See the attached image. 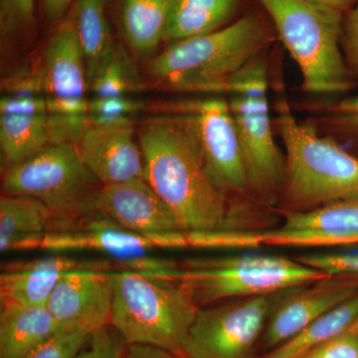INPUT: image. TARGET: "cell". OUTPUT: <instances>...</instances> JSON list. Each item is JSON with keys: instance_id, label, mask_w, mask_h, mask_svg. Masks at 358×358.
Listing matches in <instances>:
<instances>
[{"instance_id": "obj_34", "label": "cell", "mask_w": 358, "mask_h": 358, "mask_svg": "<svg viewBox=\"0 0 358 358\" xmlns=\"http://www.w3.org/2000/svg\"><path fill=\"white\" fill-rule=\"evenodd\" d=\"M333 110L334 122L338 129L358 141V96L339 101Z\"/></svg>"}, {"instance_id": "obj_33", "label": "cell", "mask_w": 358, "mask_h": 358, "mask_svg": "<svg viewBox=\"0 0 358 358\" xmlns=\"http://www.w3.org/2000/svg\"><path fill=\"white\" fill-rule=\"evenodd\" d=\"M343 18L341 48L352 77L358 79V0Z\"/></svg>"}, {"instance_id": "obj_6", "label": "cell", "mask_w": 358, "mask_h": 358, "mask_svg": "<svg viewBox=\"0 0 358 358\" xmlns=\"http://www.w3.org/2000/svg\"><path fill=\"white\" fill-rule=\"evenodd\" d=\"M143 273L182 282L192 289L199 307L231 299L268 296L329 277L300 261L262 254L192 259L169 270Z\"/></svg>"}, {"instance_id": "obj_31", "label": "cell", "mask_w": 358, "mask_h": 358, "mask_svg": "<svg viewBox=\"0 0 358 358\" xmlns=\"http://www.w3.org/2000/svg\"><path fill=\"white\" fill-rule=\"evenodd\" d=\"M126 348L124 339L110 324L90 334L74 358H122Z\"/></svg>"}, {"instance_id": "obj_32", "label": "cell", "mask_w": 358, "mask_h": 358, "mask_svg": "<svg viewBox=\"0 0 358 358\" xmlns=\"http://www.w3.org/2000/svg\"><path fill=\"white\" fill-rule=\"evenodd\" d=\"M301 358H358V336L352 329H348Z\"/></svg>"}, {"instance_id": "obj_3", "label": "cell", "mask_w": 358, "mask_h": 358, "mask_svg": "<svg viewBox=\"0 0 358 358\" xmlns=\"http://www.w3.org/2000/svg\"><path fill=\"white\" fill-rule=\"evenodd\" d=\"M110 274L114 289L110 326L127 345L185 353L200 308L192 289L180 282L128 268Z\"/></svg>"}, {"instance_id": "obj_8", "label": "cell", "mask_w": 358, "mask_h": 358, "mask_svg": "<svg viewBox=\"0 0 358 358\" xmlns=\"http://www.w3.org/2000/svg\"><path fill=\"white\" fill-rule=\"evenodd\" d=\"M226 94L236 128L249 189L267 202L282 193L286 160L273 131L266 63L258 57L231 80Z\"/></svg>"}, {"instance_id": "obj_7", "label": "cell", "mask_w": 358, "mask_h": 358, "mask_svg": "<svg viewBox=\"0 0 358 358\" xmlns=\"http://www.w3.org/2000/svg\"><path fill=\"white\" fill-rule=\"evenodd\" d=\"M102 186L85 166L75 143L50 145L7 167L2 178L4 194L31 197L50 210L51 230L94 213Z\"/></svg>"}, {"instance_id": "obj_1", "label": "cell", "mask_w": 358, "mask_h": 358, "mask_svg": "<svg viewBox=\"0 0 358 358\" xmlns=\"http://www.w3.org/2000/svg\"><path fill=\"white\" fill-rule=\"evenodd\" d=\"M140 147L145 180L171 207L185 233L227 226L228 192L212 173L194 131L182 115L145 122Z\"/></svg>"}, {"instance_id": "obj_36", "label": "cell", "mask_w": 358, "mask_h": 358, "mask_svg": "<svg viewBox=\"0 0 358 358\" xmlns=\"http://www.w3.org/2000/svg\"><path fill=\"white\" fill-rule=\"evenodd\" d=\"M122 358H188L185 353H176L148 345H127Z\"/></svg>"}, {"instance_id": "obj_4", "label": "cell", "mask_w": 358, "mask_h": 358, "mask_svg": "<svg viewBox=\"0 0 358 358\" xmlns=\"http://www.w3.org/2000/svg\"><path fill=\"white\" fill-rule=\"evenodd\" d=\"M277 126L286 150L282 193L294 211L357 199V157L296 121L285 98L278 101Z\"/></svg>"}, {"instance_id": "obj_22", "label": "cell", "mask_w": 358, "mask_h": 358, "mask_svg": "<svg viewBox=\"0 0 358 358\" xmlns=\"http://www.w3.org/2000/svg\"><path fill=\"white\" fill-rule=\"evenodd\" d=\"M171 0H121L120 26L134 53L147 56L164 41Z\"/></svg>"}, {"instance_id": "obj_30", "label": "cell", "mask_w": 358, "mask_h": 358, "mask_svg": "<svg viewBox=\"0 0 358 358\" xmlns=\"http://www.w3.org/2000/svg\"><path fill=\"white\" fill-rule=\"evenodd\" d=\"M296 260L329 277L358 278V253L308 254Z\"/></svg>"}, {"instance_id": "obj_38", "label": "cell", "mask_w": 358, "mask_h": 358, "mask_svg": "<svg viewBox=\"0 0 358 358\" xmlns=\"http://www.w3.org/2000/svg\"><path fill=\"white\" fill-rule=\"evenodd\" d=\"M352 329L353 333L357 334V336H358V320H357V322H355V324H353L352 329Z\"/></svg>"}, {"instance_id": "obj_27", "label": "cell", "mask_w": 358, "mask_h": 358, "mask_svg": "<svg viewBox=\"0 0 358 358\" xmlns=\"http://www.w3.org/2000/svg\"><path fill=\"white\" fill-rule=\"evenodd\" d=\"M35 0H0L2 46L32 40L36 34Z\"/></svg>"}, {"instance_id": "obj_14", "label": "cell", "mask_w": 358, "mask_h": 358, "mask_svg": "<svg viewBox=\"0 0 358 358\" xmlns=\"http://www.w3.org/2000/svg\"><path fill=\"white\" fill-rule=\"evenodd\" d=\"M357 291V277L336 275L289 288L279 303L271 305L264 331V348L273 350L286 343Z\"/></svg>"}, {"instance_id": "obj_15", "label": "cell", "mask_w": 358, "mask_h": 358, "mask_svg": "<svg viewBox=\"0 0 358 358\" xmlns=\"http://www.w3.org/2000/svg\"><path fill=\"white\" fill-rule=\"evenodd\" d=\"M95 212L145 236L173 239L185 233L171 207L145 179L103 185L96 195Z\"/></svg>"}, {"instance_id": "obj_17", "label": "cell", "mask_w": 358, "mask_h": 358, "mask_svg": "<svg viewBox=\"0 0 358 358\" xmlns=\"http://www.w3.org/2000/svg\"><path fill=\"white\" fill-rule=\"evenodd\" d=\"M110 271L84 268L66 275L52 293L47 307L63 327H75L90 334L110 326L113 289Z\"/></svg>"}, {"instance_id": "obj_13", "label": "cell", "mask_w": 358, "mask_h": 358, "mask_svg": "<svg viewBox=\"0 0 358 358\" xmlns=\"http://www.w3.org/2000/svg\"><path fill=\"white\" fill-rule=\"evenodd\" d=\"M180 110L219 182L228 192L248 190V178L229 103L223 99H204L185 102Z\"/></svg>"}, {"instance_id": "obj_24", "label": "cell", "mask_w": 358, "mask_h": 358, "mask_svg": "<svg viewBox=\"0 0 358 358\" xmlns=\"http://www.w3.org/2000/svg\"><path fill=\"white\" fill-rule=\"evenodd\" d=\"M358 320V291L324 313L294 338L273 348L263 358H301L320 345L352 329Z\"/></svg>"}, {"instance_id": "obj_35", "label": "cell", "mask_w": 358, "mask_h": 358, "mask_svg": "<svg viewBox=\"0 0 358 358\" xmlns=\"http://www.w3.org/2000/svg\"><path fill=\"white\" fill-rule=\"evenodd\" d=\"M40 2L45 22L53 29L67 17L75 0H40Z\"/></svg>"}, {"instance_id": "obj_9", "label": "cell", "mask_w": 358, "mask_h": 358, "mask_svg": "<svg viewBox=\"0 0 358 358\" xmlns=\"http://www.w3.org/2000/svg\"><path fill=\"white\" fill-rule=\"evenodd\" d=\"M41 60L54 143H76L90 124L86 63L69 14L52 29Z\"/></svg>"}, {"instance_id": "obj_21", "label": "cell", "mask_w": 358, "mask_h": 358, "mask_svg": "<svg viewBox=\"0 0 358 358\" xmlns=\"http://www.w3.org/2000/svg\"><path fill=\"white\" fill-rule=\"evenodd\" d=\"M240 8V0H171L164 41L201 36L225 27Z\"/></svg>"}, {"instance_id": "obj_16", "label": "cell", "mask_w": 358, "mask_h": 358, "mask_svg": "<svg viewBox=\"0 0 358 358\" xmlns=\"http://www.w3.org/2000/svg\"><path fill=\"white\" fill-rule=\"evenodd\" d=\"M76 145L85 166L102 185L145 179V160L131 119L90 124Z\"/></svg>"}, {"instance_id": "obj_11", "label": "cell", "mask_w": 358, "mask_h": 358, "mask_svg": "<svg viewBox=\"0 0 358 358\" xmlns=\"http://www.w3.org/2000/svg\"><path fill=\"white\" fill-rule=\"evenodd\" d=\"M186 234V233H185ZM159 239L126 229L98 212L54 228L45 235L41 249L52 253L96 251L114 257L128 270L150 272L169 268L171 261L150 255L152 250L188 248L186 235Z\"/></svg>"}, {"instance_id": "obj_23", "label": "cell", "mask_w": 358, "mask_h": 358, "mask_svg": "<svg viewBox=\"0 0 358 358\" xmlns=\"http://www.w3.org/2000/svg\"><path fill=\"white\" fill-rule=\"evenodd\" d=\"M69 16L86 63L89 88L103 59L114 48L106 0H75Z\"/></svg>"}, {"instance_id": "obj_20", "label": "cell", "mask_w": 358, "mask_h": 358, "mask_svg": "<svg viewBox=\"0 0 358 358\" xmlns=\"http://www.w3.org/2000/svg\"><path fill=\"white\" fill-rule=\"evenodd\" d=\"M53 222L50 210L38 200L4 194L0 199V251L41 248Z\"/></svg>"}, {"instance_id": "obj_5", "label": "cell", "mask_w": 358, "mask_h": 358, "mask_svg": "<svg viewBox=\"0 0 358 358\" xmlns=\"http://www.w3.org/2000/svg\"><path fill=\"white\" fill-rule=\"evenodd\" d=\"M300 68L303 88L317 95L345 93L352 77L341 51L343 18L306 0H257Z\"/></svg>"}, {"instance_id": "obj_2", "label": "cell", "mask_w": 358, "mask_h": 358, "mask_svg": "<svg viewBox=\"0 0 358 358\" xmlns=\"http://www.w3.org/2000/svg\"><path fill=\"white\" fill-rule=\"evenodd\" d=\"M272 37L260 16L248 14L217 31L171 42L150 61L148 73L176 91L226 93L231 80L262 55Z\"/></svg>"}, {"instance_id": "obj_19", "label": "cell", "mask_w": 358, "mask_h": 358, "mask_svg": "<svg viewBox=\"0 0 358 358\" xmlns=\"http://www.w3.org/2000/svg\"><path fill=\"white\" fill-rule=\"evenodd\" d=\"M62 327L47 306L1 303L0 358L25 357Z\"/></svg>"}, {"instance_id": "obj_37", "label": "cell", "mask_w": 358, "mask_h": 358, "mask_svg": "<svg viewBox=\"0 0 358 358\" xmlns=\"http://www.w3.org/2000/svg\"><path fill=\"white\" fill-rule=\"evenodd\" d=\"M306 1L324 10L333 11L345 16L348 11L352 10L357 0H306Z\"/></svg>"}, {"instance_id": "obj_12", "label": "cell", "mask_w": 358, "mask_h": 358, "mask_svg": "<svg viewBox=\"0 0 358 358\" xmlns=\"http://www.w3.org/2000/svg\"><path fill=\"white\" fill-rule=\"evenodd\" d=\"M268 296L235 299L199 308L185 353L188 358H247L265 329Z\"/></svg>"}, {"instance_id": "obj_10", "label": "cell", "mask_w": 358, "mask_h": 358, "mask_svg": "<svg viewBox=\"0 0 358 358\" xmlns=\"http://www.w3.org/2000/svg\"><path fill=\"white\" fill-rule=\"evenodd\" d=\"M53 145L41 62L25 63L1 83L0 148L4 169Z\"/></svg>"}, {"instance_id": "obj_26", "label": "cell", "mask_w": 358, "mask_h": 358, "mask_svg": "<svg viewBox=\"0 0 358 358\" xmlns=\"http://www.w3.org/2000/svg\"><path fill=\"white\" fill-rule=\"evenodd\" d=\"M141 87L138 71L122 46L115 44L90 85L93 98L131 96Z\"/></svg>"}, {"instance_id": "obj_25", "label": "cell", "mask_w": 358, "mask_h": 358, "mask_svg": "<svg viewBox=\"0 0 358 358\" xmlns=\"http://www.w3.org/2000/svg\"><path fill=\"white\" fill-rule=\"evenodd\" d=\"M282 228L333 233L358 244V197L338 200L317 208L289 212Z\"/></svg>"}, {"instance_id": "obj_29", "label": "cell", "mask_w": 358, "mask_h": 358, "mask_svg": "<svg viewBox=\"0 0 358 358\" xmlns=\"http://www.w3.org/2000/svg\"><path fill=\"white\" fill-rule=\"evenodd\" d=\"M140 109V102L131 96L93 98L90 101V124H110L129 120Z\"/></svg>"}, {"instance_id": "obj_28", "label": "cell", "mask_w": 358, "mask_h": 358, "mask_svg": "<svg viewBox=\"0 0 358 358\" xmlns=\"http://www.w3.org/2000/svg\"><path fill=\"white\" fill-rule=\"evenodd\" d=\"M90 334L79 327H62L43 345L23 358H74L88 341Z\"/></svg>"}, {"instance_id": "obj_18", "label": "cell", "mask_w": 358, "mask_h": 358, "mask_svg": "<svg viewBox=\"0 0 358 358\" xmlns=\"http://www.w3.org/2000/svg\"><path fill=\"white\" fill-rule=\"evenodd\" d=\"M26 263L11 264L0 275L1 303L47 306L52 293L66 275L84 268H106L87 263L63 253Z\"/></svg>"}]
</instances>
